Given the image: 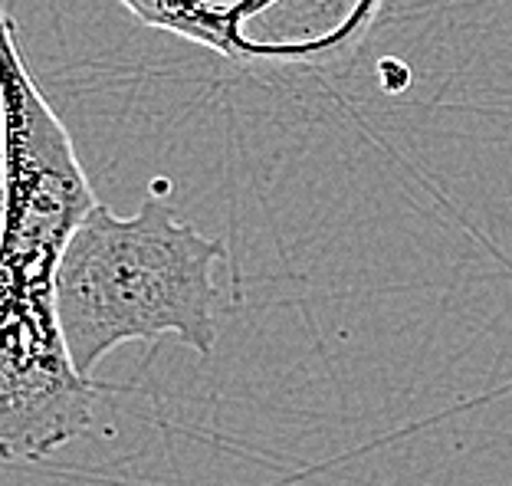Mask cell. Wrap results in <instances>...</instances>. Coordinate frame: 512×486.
Instances as JSON below:
<instances>
[{
  "instance_id": "obj_1",
  "label": "cell",
  "mask_w": 512,
  "mask_h": 486,
  "mask_svg": "<svg viewBox=\"0 0 512 486\" xmlns=\"http://www.w3.org/2000/svg\"><path fill=\"white\" fill-rule=\"evenodd\" d=\"M224 257V243L181 221L158 194L135 217L92 207L56 273V306L79 372L92 378L122 342L165 335L211 358L220 335L214 270Z\"/></svg>"
},
{
  "instance_id": "obj_2",
  "label": "cell",
  "mask_w": 512,
  "mask_h": 486,
  "mask_svg": "<svg viewBox=\"0 0 512 486\" xmlns=\"http://www.w3.org/2000/svg\"><path fill=\"white\" fill-rule=\"evenodd\" d=\"M0 217H4V112H0Z\"/></svg>"
}]
</instances>
